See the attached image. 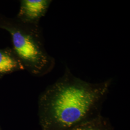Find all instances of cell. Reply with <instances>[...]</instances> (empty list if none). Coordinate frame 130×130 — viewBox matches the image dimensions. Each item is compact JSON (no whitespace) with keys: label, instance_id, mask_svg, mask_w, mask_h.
Here are the masks:
<instances>
[{"label":"cell","instance_id":"1","mask_svg":"<svg viewBox=\"0 0 130 130\" xmlns=\"http://www.w3.org/2000/svg\"><path fill=\"white\" fill-rule=\"evenodd\" d=\"M112 82L91 83L75 76L66 67L63 75L42 93L39 111L42 130H67L102 115Z\"/></svg>","mask_w":130,"mask_h":130},{"label":"cell","instance_id":"2","mask_svg":"<svg viewBox=\"0 0 130 130\" xmlns=\"http://www.w3.org/2000/svg\"><path fill=\"white\" fill-rule=\"evenodd\" d=\"M0 29L9 33L12 49L24 70L33 76L42 77L53 70L55 60L45 49L39 24L25 23L16 17L0 14Z\"/></svg>","mask_w":130,"mask_h":130},{"label":"cell","instance_id":"4","mask_svg":"<svg viewBox=\"0 0 130 130\" xmlns=\"http://www.w3.org/2000/svg\"><path fill=\"white\" fill-rule=\"evenodd\" d=\"M23 70V66L12 48L0 49V79L5 75Z\"/></svg>","mask_w":130,"mask_h":130},{"label":"cell","instance_id":"3","mask_svg":"<svg viewBox=\"0 0 130 130\" xmlns=\"http://www.w3.org/2000/svg\"><path fill=\"white\" fill-rule=\"evenodd\" d=\"M51 3V0H22L16 18L25 23L38 24Z\"/></svg>","mask_w":130,"mask_h":130},{"label":"cell","instance_id":"5","mask_svg":"<svg viewBox=\"0 0 130 130\" xmlns=\"http://www.w3.org/2000/svg\"><path fill=\"white\" fill-rule=\"evenodd\" d=\"M67 130H114L109 120L102 115Z\"/></svg>","mask_w":130,"mask_h":130}]
</instances>
